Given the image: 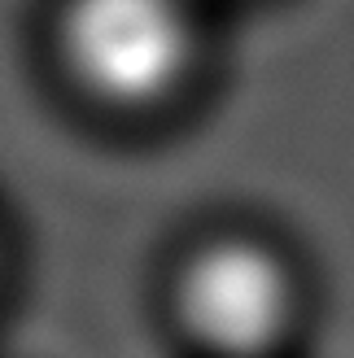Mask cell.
<instances>
[{
  "label": "cell",
  "instance_id": "1",
  "mask_svg": "<svg viewBox=\"0 0 354 358\" xmlns=\"http://www.w3.org/2000/svg\"><path fill=\"white\" fill-rule=\"evenodd\" d=\"M62 52L97 101L149 105L184 79L192 22L184 0H66Z\"/></svg>",
  "mask_w": 354,
  "mask_h": 358
},
{
  "label": "cell",
  "instance_id": "2",
  "mask_svg": "<svg viewBox=\"0 0 354 358\" xmlns=\"http://www.w3.org/2000/svg\"><path fill=\"white\" fill-rule=\"evenodd\" d=\"M175 315L188 341L219 358H262L293 324V280L271 249L215 241L175 280Z\"/></svg>",
  "mask_w": 354,
  "mask_h": 358
}]
</instances>
